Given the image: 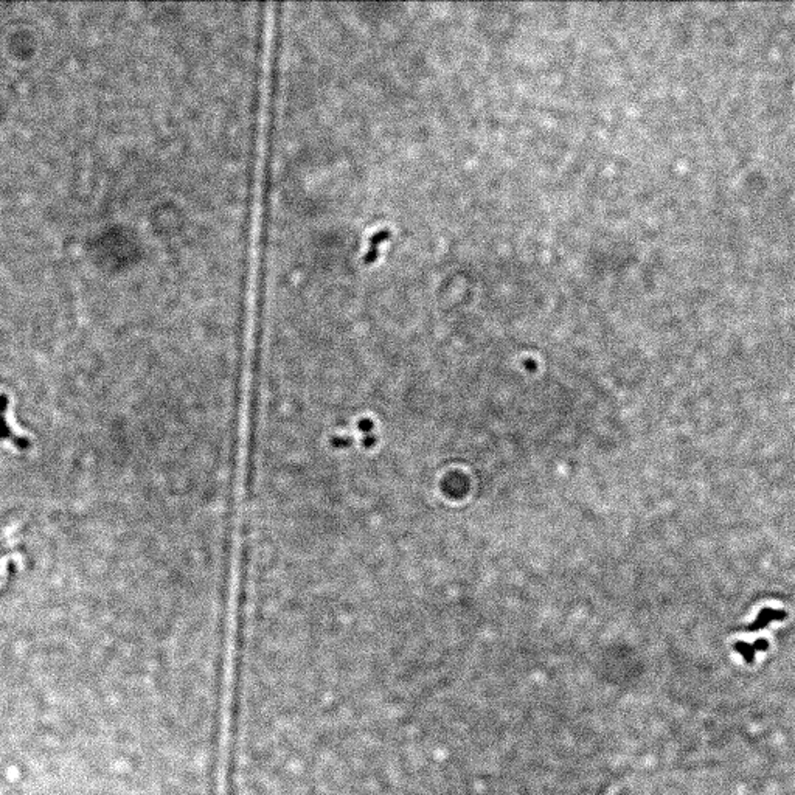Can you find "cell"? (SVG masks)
Returning a JSON list of instances; mask_svg holds the SVG:
<instances>
[]
</instances>
